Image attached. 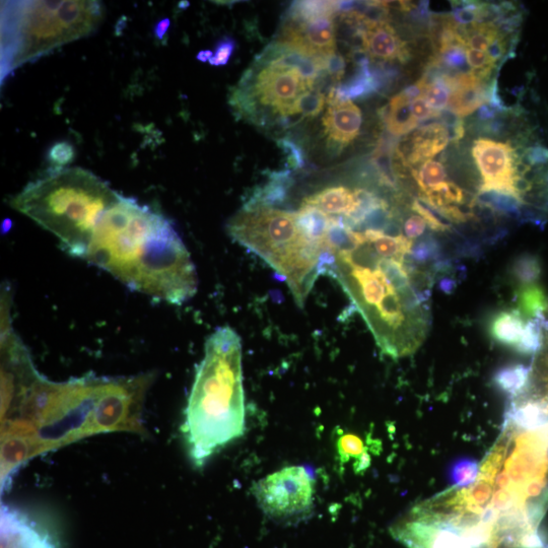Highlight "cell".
Segmentation results:
<instances>
[{"label": "cell", "mask_w": 548, "mask_h": 548, "mask_svg": "<svg viewBox=\"0 0 548 548\" xmlns=\"http://www.w3.org/2000/svg\"><path fill=\"white\" fill-rule=\"evenodd\" d=\"M214 56V51L212 50H201L197 53L196 59L200 62H210Z\"/></svg>", "instance_id": "bcb514c9"}, {"label": "cell", "mask_w": 548, "mask_h": 548, "mask_svg": "<svg viewBox=\"0 0 548 548\" xmlns=\"http://www.w3.org/2000/svg\"><path fill=\"white\" fill-rule=\"evenodd\" d=\"M506 124L499 119H494L485 124V131L492 135H500L505 132Z\"/></svg>", "instance_id": "ee69618b"}, {"label": "cell", "mask_w": 548, "mask_h": 548, "mask_svg": "<svg viewBox=\"0 0 548 548\" xmlns=\"http://www.w3.org/2000/svg\"><path fill=\"white\" fill-rule=\"evenodd\" d=\"M444 76L429 84L424 92V97L429 105L439 112L445 111L448 107L451 93L443 79Z\"/></svg>", "instance_id": "d6a6232c"}, {"label": "cell", "mask_w": 548, "mask_h": 548, "mask_svg": "<svg viewBox=\"0 0 548 548\" xmlns=\"http://www.w3.org/2000/svg\"><path fill=\"white\" fill-rule=\"evenodd\" d=\"M519 309L523 319H533L538 314L544 313L548 303L541 287L532 285L522 287L518 293Z\"/></svg>", "instance_id": "d4e9b609"}, {"label": "cell", "mask_w": 548, "mask_h": 548, "mask_svg": "<svg viewBox=\"0 0 548 548\" xmlns=\"http://www.w3.org/2000/svg\"><path fill=\"white\" fill-rule=\"evenodd\" d=\"M544 347V331L537 319L529 320L522 332L518 344L514 348L521 355L533 356L542 351Z\"/></svg>", "instance_id": "484cf974"}, {"label": "cell", "mask_w": 548, "mask_h": 548, "mask_svg": "<svg viewBox=\"0 0 548 548\" xmlns=\"http://www.w3.org/2000/svg\"><path fill=\"white\" fill-rule=\"evenodd\" d=\"M353 60L357 64L356 73L350 80L335 87L334 100L364 99L378 92L368 54L361 50L354 51Z\"/></svg>", "instance_id": "4fadbf2b"}, {"label": "cell", "mask_w": 548, "mask_h": 548, "mask_svg": "<svg viewBox=\"0 0 548 548\" xmlns=\"http://www.w3.org/2000/svg\"><path fill=\"white\" fill-rule=\"evenodd\" d=\"M432 192L438 194L446 205H451L452 203L461 204L464 202L463 190L452 182H445Z\"/></svg>", "instance_id": "f35d334b"}, {"label": "cell", "mask_w": 548, "mask_h": 548, "mask_svg": "<svg viewBox=\"0 0 548 548\" xmlns=\"http://www.w3.org/2000/svg\"><path fill=\"white\" fill-rule=\"evenodd\" d=\"M410 106L419 123L429 119L440 118L441 112L434 110L424 96L411 102Z\"/></svg>", "instance_id": "ab89813d"}, {"label": "cell", "mask_w": 548, "mask_h": 548, "mask_svg": "<svg viewBox=\"0 0 548 548\" xmlns=\"http://www.w3.org/2000/svg\"><path fill=\"white\" fill-rule=\"evenodd\" d=\"M308 90L296 70L251 65L232 88L229 103L237 117L254 125L290 127L298 123L295 104Z\"/></svg>", "instance_id": "8992f818"}, {"label": "cell", "mask_w": 548, "mask_h": 548, "mask_svg": "<svg viewBox=\"0 0 548 548\" xmlns=\"http://www.w3.org/2000/svg\"><path fill=\"white\" fill-rule=\"evenodd\" d=\"M423 193L433 191L446 182L447 173L442 163L429 160L420 170H411Z\"/></svg>", "instance_id": "4316f807"}, {"label": "cell", "mask_w": 548, "mask_h": 548, "mask_svg": "<svg viewBox=\"0 0 548 548\" xmlns=\"http://www.w3.org/2000/svg\"><path fill=\"white\" fill-rule=\"evenodd\" d=\"M426 229L427 223L420 216L409 217L403 225V233L405 237L411 241H415L423 236Z\"/></svg>", "instance_id": "60d3db41"}, {"label": "cell", "mask_w": 548, "mask_h": 548, "mask_svg": "<svg viewBox=\"0 0 548 548\" xmlns=\"http://www.w3.org/2000/svg\"><path fill=\"white\" fill-rule=\"evenodd\" d=\"M302 204L310 205L332 217H349L356 209L355 191L345 186H332L306 197Z\"/></svg>", "instance_id": "5bb4252c"}, {"label": "cell", "mask_w": 548, "mask_h": 548, "mask_svg": "<svg viewBox=\"0 0 548 548\" xmlns=\"http://www.w3.org/2000/svg\"><path fill=\"white\" fill-rule=\"evenodd\" d=\"M76 150L71 143L59 142L54 144L48 152V160L55 168H63L74 162Z\"/></svg>", "instance_id": "d590c367"}, {"label": "cell", "mask_w": 548, "mask_h": 548, "mask_svg": "<svg viewBox=\"0 0 548 548\" xmlns=\"http://www.w3.org/2000/svg\"><path fill=\"white\" fill-rule=\"evenodd\" d=\"M394 214L385 200L365 217L356 232L375 231L383 233Z\"/></svg>", "instance_id": "4dcf8cb0"}, {"label": "cell", "mask_w": 548, "mask_h": 548, "mask_svg": "<svg viewBox=\"0 0 548 548\" xmlns=\"http://www.w3.org/2000/svg\"><path fill=\"white\" fill-rule=\"evenodd\" d=\"M182 431L190 457L198 467L244 434L241 338L230 327L217 329L205 345Z\"/></svg>", "instance_id": "7a4b0ae2"}, {"label": "cell", "mask_w": 548, "mask_h": 548, "mask_svg": "<svg viewBox=\"0 0 548 548\" xmlns=\"http://www.w3.org/2000/svg\"><path fill=\"white\" fill-rule=\"evenodd\" d=\"M408 256L409 260L415 264H426L429 262L436 264L442 260L440 244L433 236H427L415 242Z\"/></svg>", "instance_id": "f1b7e54d"}, {"label": "cell", "mask_w": 548, "mask_h": 548, "mask_svg": "<svg viewBox=\"0 0 548 548\" xmlns=\"http://www.w3.org/2000/svg\"><path fill=\"white\" fill-rule=\"evenodd\" d=\"M132 291L180 306L197 291L190 254L172 223L120 195L97 225L86 258Z\"/></svg>", "instance_id": "6da1fadb"}, {"label": "cell", "mask_w": 548, "mask_h": 548, "mask_svg": "<svg viewBox=\"0 0 548 548\" xmlns=\"http://www.w3.org/2000/svg\"><path fill=\"white\" fill-rule=\"evenodd\" d=\"M296 215L297 223L302 232L312 241L325 245L331 217L306 204H302L300 211Z\"/></svg>", "instance_id": "ffe728a7"}, {"label": "cell", "mask_w": 548, "mask_h": 548, "mask_svg": "<svg viewBox=\"0 0 548 548\" xmlns=\"http://www.w3.org/2000/svg\"><path fill=\"white\" fill-rule=\"evenodd\" d=\"M450 142V134L444 123H432L420 128L405 146L406 151L398 152L406 165L411 168L429 161L444 151Z\"/></svg>", "instance_id": "30bf717a"}, {"label": "cell", "mask_w": 548, "mask_h": 548, "mask_svg": "<svg viewBox=\"0 0 548 548\" xmlns=\"http://www.w3.org/2000/svg\"><path fill=\"white\" fill-rule=\"evenodd\" d=\"M267 181L255 186L245 199L243 208L246 210L280 207L289 196V191L294 185V179L290 170L268 172Z\"/></svg>", "instance_id": "7c38bea8"}, {"label": "cell", "mask_w": 548, "mask_h": 548, "mask_svg": "<svg viewBox=\"0 0 548 548\" xmlns=\"http://www.w3.org/2000/svg\"><path fill=\"white\" fill-rule=\"evenodd\" d=\"M498 114L500 113L494 107L487 103L483 107L479 108L477 117L479 120L488 121L494 120Z\"/></svg>", "instance_id": "7bdbcfd3"}, {"label": "cell", "mask_w": 548, "mask_h": 548, "mask_svg": "<svg viewBox=\"0 0 548 548\" xmlns=\"http://www.w3.org/2000/svg\"><path fill=\"white\" fill-rule=\"evenodd\" d=\"M324 16H338L336 2H295L289 8L284 22L302 23Z\"/></svg>", "instance_id": "7402d4cb"}, {"label": "cell", "mask_w": 548, "mask_h": 548, "mask_svg": "<svg viewBox=\"0 0 548 548\" xmlns=\"http://www.w3.org/2000/svg\"><path fill=\"white\" fill-rule=\"evenodd\" d=\"M99 2H6L2 7V79L20 66L95 32Z\"/></svg>", "instance_id": "277c9868"}, {"label": "cell", "mask_w": 548, "mask_h": 548, "mask_svg": "<svg viewBox=\"0 0 548 548\" xmlns=\"http://www.w3.org/2000/svg\"><path fill=\"white\" fill-rule=\"evenodd\" d=\"M237 47V42L232 37H223L220 39L214 51V56L210 61V64L213 66H225L229 63L235 49Z\"/></svg>", "instance_id": "74e56055"}, {"label": "cell", "mask_w": 548, "mask_h": 548, "mask_svg": "<svg viewBox=\"0 0 548 548\" xmlns=\"http://www.w3.org/2000/svg\"><path fill=\"white\" fill-rule=\"evenodd\" d=\"M346 71L347 60L344 56L336 51L324 56V72L334 83H339Z\"/></svg>", "instance_id": "8d00e7d4"}, {"label": "cell", "mask_w": 548, "mask_h": 548, "mask_svg": "<svg viewBox=\"0 0 548 548\" xmlns=\"http://www.w3.org/2000/svg\"><path fill=\"white\" fill-rule=\"evenodd\" d=\"M411 101L402 93L394 96L381 109L380 115L389 133L402 136L414 131L419 125L410 106Z\"/></svg>", "instance_id": "9a60e30c"}, {"label": "cell", "mask_w": 548, "mask_h": 548, "mask_svg": "<svg viewBox=\"0 0 548 548\" xmlns=\"http://www.w3.org/2000/svg\"><path fill=\"white\" fill-rule=\"evenodd\" d=\"M230 237L255 253L288 283L303 307L320 274L327 247L309 239L297 223V215L279 209H242L227 224Z\"/></svg>", "instance_id": "5b68a950"}, {"label": "cell", "mask_w": 548, "mask_h": 548, "mask_svg": "<svg viewBox=\"0 0 548 548\" xmlns=\"http://www.w3.org/2000/svg\"><path fill=\"white\" fill-rule=\"evenodd\" d=\"M322 125L330 151L338 153L360 135L363 115L352 101L333 100L328 103Z\"/></svg>", "instance_id": "9c48e42d"}, {"label": "cell", "mask_w": 548, "mask_h": 548, "mask_svg": "<svg viewBox=\"0 0 548 548\" xmlns=\"http://www.w3.org/2000/svg\"><path fill=\"white\" fill-rule=\"evenodd\" d=\"M314 479L302 466H291L261 479L254 487L259 507L270 518L301 517L314 503Z\"/></svg>", "instance_id": "52a82bcc"}, {"label": "cell", "mask_w": 548, "mask_h": 548, "mask_svg": "<svg viewBox=\"0 0 548 548\" xmlns=\"http://www.w3.org/2000/svg\"><path fill=\"white\" fill-rule=\"evenodd\" d=\"M511 277L521 288L535 285L541 278V260L530 253L516 257L510 268Z\"/></svg>", "instance_id": "603a6c76"}, {"label": "cell", "mask_w": 548, "mask_h": 548, "mask_svg": "<svg viewBox=\"0 0 548 548\" xmlns=\"http://www.w3.org/2000/svg\"><path fill=\"white\" fill-rule=\"evenodd\" d=\"M524 326V319L518 310L502 311L491 321L490 334L498 344L515 348Z\"/></svg>", "instance_id": "ac0fdd59"}, {"label": "cell", "mask_w": 548, "mask_h": 548, "mask_svg": "<svg viewBox=\"0 0 548 548\" xmlns=\"http://www.w3.org/2000/svg\"><path fill=\"white\" fill-rule=\"evenodd\" d=\"M277 144L286 156L288 170L292 172L305 168L306 156L298 143L290 139V137H283V139L278 140Z\"/></svg>", "instance_id": "e575fe53"}, {"label": "cell", "mask_w": 548, "mask_h": 548, "mask_svg": "<svg viewBox=\"0 0 548 548\" xmlns=\"http://www.w3.org/2000/svg\"><path fill=\"white\" fill-rule=\"evenodd\" d=\"M439 289L445 294H452L456 289V282L451 278H444L439 283Z\"/></svg>", "instance_id": "f6af8a7d"}, {"label": "cell", "mask_w": 548, "mask_h": 548, "mask_svg": "<svg viewBox=\"0 0 548 548\" xmlns=\"http://www.w3.org/2000/svg\"><path fill=\"white\" fill-rule=\"evenodd\" d=\"M481 472L478 460L469 456L454 459L447 468L448 483L456 489L472 487Z\"/></svg>", "instance_id": "44dd1931"}, {"label": "cell", "mask_w": 548, "mask_h": 548, "mask_svg": "<svg viewBox=\"0 0 548 548\" xmlns=\"http://www.w3.org/2000/svg\"><path fill=\"white\" fill-rule=\"evenodd\" d=\"M120 195L88 170L54 168L14 196L11 205L55 235L68 254L86 258L97 225Z\"/></svg>", "instance_id": "3957f363"}, {"label": "cell", "mask_w": 548, "mask_h": 548, "mask_svg": "<svg viewBox=\"0 0 548 548\" xmlns=\"http://www.w3.org/2000/svg\"><path fill=\"white\" fill-rule=\"evenodd\" d=\"M364 51L370 58L383 62L398 60L404 63L411 56L408 46L389 23L373 24L366 27Z\"/></svg>", "instance_id": "8fae6325"}, {"label": "cell", "mask_w": 548, "mask_h": 548, "mask_svg": "<svg viewBox=\"0 0 548 548\" xmlns=\"http://www.w3.org/2000/svg\"><path fill=\"white\" fill-rule=\"evenodd\" d=\"M489 101V89L485 83L461 87L452 92L447 109L458 117L468 116Z\"/></svg>", "instance_id": "e0dca14e"}, {"label": "cell", "mask_w": 548, "mask_h": 548, "mask_svg": "<svg viewBox=\"0 0 548 548\" xmlns=\"http://www.w3.org/2000/svg\"><path fill=\"white\" fill-rule=\"evenodd\" d=\"M171 27V20L164 18L158 21L153 29L154 36L157 40L162 41L166 38Z\"/></svg>", "instance_id": "b9f144b4"}, {"label": "cell", "mask_w": 548, "mask_h": 548, "mask_svg": "<svg viewBox=\"0 0 548 548\" xmlns=\"http://www.w3.org/2000/svg\"><path fill=\"white\" fill-rule=\"evenodd\" d=\"M337 450L341 463L349 462L351 459H360L368 454L362 439L353 434L342 435L337 440Z\"/></svg>", "instance_id": "1f68e13d"}, {"label": "cell", "mask_w": 548, "mask_h": 548, "mask_svg": "<svg viewBox=\"0 0 548 548\" xmlns=\"http://www.w3.org/2000/svg\"><path fill=\"white\" fill-rule=\"evenodd\" d=\"M473 203L482 205L501 216L519 218L522 217V207L525 202L509 191L482 187Z\"/></svg>", "instance_id": "2e32d148"}, {"label": "cell", "mask_w": 548, "mask_h": 548, "mask_svg": "<svg viewBox=\"0 0 548 548\" xmlns=\"http://www.w3.org/2000/svg\"><path fill=\"white\" fill-rule=\"evenodd\" d=\"M190 7V3L187 2V0H183V2H180L179 5H178V8L180 10H186Z\"/></svg>", "instance_id": "7dc6e473"}, {"label": "cell", "mask_w": 548, "mask_h": 548, "mask_svg": "<svg viewBox=\"0 0 548 548\" xmlns=\"http://www.w3.org/2000/svg\"><path fill=\"white\" fill-rule=\"evenodd\" d=\"M411 209L422 216L433 231L446 233L451 230V224L445 223L443 221L444 218L432 209L422 198L414 200Z\"/></svg>", "instance_id": "836d02e7"}, {"label": "cell", "mask_w": 548, "mask_h": 548, "mask_svg": "<svg viewBox=\"0 0 548 548\" xmlns=\"http://www.w3.org/2000/svg\"><path fill=\"white\" fill-rule=\"evenodd\" d=\"M452 21L460 28L487 23L490 5L477 2H458L452 5Z\"/></svg>", "instance_id": "cb8c5ba5"}, {"label": "cell", "mask_w": 548, "mask_h": 548, "mask_svg": "<svg viewBox=\"0 0 548 548\" xmlns=\"http://www.w3.org/2000/svg\"><path fill=\"white\" fill-rule=\"evenodd\" d=\"M466 51V47H450L434 58L437 59L448 72H455V74L469 73L471 70L467 62Z\"/></svg>", "instance_id": "f546056e"}, {"label": "cell", "mask_w": 548, "mask_h": 548, "mask_svg": "<svg viewBox=\"0 0 548 548\" xmlns=\"http://www.w3.org/2000/svg\"><path fill=\"white\" fill-rule=\"evenodd\" d=\"M524 150L519 155L510 144L488 139L475 141L472 155L484 179L483 188L505 190L518 196L513 189V183L518 177L516 166Z\"/></svg>", "instance_id": "ba28073f"}, {"label": "cell", "mask_w": 548, "mask_h": 548, "mask_svg": "<svg viewBox=\"0 0 548 548\" xmlns=\"http://www.w3.org/2000/svg\"><path fill=\"white\" fill-rule=\"evenodd\" d=\"M327 98L317 90H308L299 97L294 107V116L298 122L305 118H315L321 114Z\"/></svg>", "instance_id": "83f0119b"}, {"label": "cell", "mask_w": 548, "mask_h": 548, "mask_svg": "<svg viewBox=\"0 0 548 548\" xmlns=\"http://www.w3.org/2000/svg\"><path fill=\"white\" fill-rule=\"evenodd\" d=\"M532 369L526 365H509L498 369L493 376L497 389L511 398L520 397L530 387Z\"/></svg>", "instance_id": "d6986e66"}]
</instances>
